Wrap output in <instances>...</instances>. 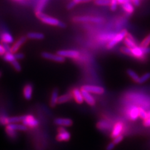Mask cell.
Wrapping results in <instances>:
<instances>
[{"label": "cell", "mask_w": 150, "mask_h": 150, "mask_svg": "<svg viewBox=\"0 0 150 150\" xmlns=\"http://www.w3.org/2000/svg\"><path fill=\"white\" fill-rule=\"evenodd\" d=\"M36 16L40 20H41L44 23L47 25L58 26L60 28H65L66 24L62 21H59L58 19L49 16L47 15H45L43 12L41 13H36Z\"/></svg>", "instance_id": "obj_1"}, {"label": "cell", "mask_w": 150, "mask_h": 150, "mask_svg": "<svg viewBox=\"0 0 150 150\" xmlns=\"http://www.w3.org/2000/svg\"><path fill=\"white\" fill-rule=\"evenodd\" d=\"M128 35V31L126 30H123L120 33H118V34H116L115 35V36L112 38L109 41V43H108L107 45V48L108 49H112V48L119 43L120 42H121L122 40H123Z\"/></svg>", "instance_id": "obj_2"}, {"label": "cell", "mask_w": 150, "mask_h": 150, "mask_svg": "<svg viewBox=\"0 0 150 150\" xmlns=\"http://www.w3.org/2000/svg\"><path fill=\"white\" fill-rule=\"evenodd\" d=\"M148 53H150V48L149 47L137 46L133 48H131L130 56H132L137 58H142L145 54Z\"/></svg>", "instance_id": "obj_3"}, {"label": "cell", "mask_w": 150, "mask_h": 150, "mask_svg": "<svg viewBox=\"0 0 150 150\" xmlns=\"http://www.w3.org/2000/svg\"><path fill=\"white\" fill-rule=\"evenodd\" d=\"M73 20L75 22L80 23H101L104 22V18L101 17H93V16H76L73 18Z\"/></svg>", "instance_id": "obj_4"}, {"label": "cell", "mask_w": 150, "mask_h": 150, "mask_svg": "<svg viewBox=\"0 0 150 150\" xmlns=\"http://www.w3.org/2000/svg\"><path fill=\"white\" fill-rule=\"evenodd\" d=\"M24 116H13V117H6L1 116L0 118V123L4 125H7L11 123H19L23 120Z\"/></svg>", "instance_id": "obj_5"}, {"label": "cell", "mask_w": 150, "mask_h": 150, "mask_svg": "<svg viewBox=\"0 0 150 150\" xmlns=\"http://www.w3.org/2000/svg\"><path fill=\"white\" fill-rule=\"evenodd\" d=\"M22 123L25 125L26 127L35 128L38 126L39 121L35 117H34L33 115H29L24 116V118H23Z\"/></svg>", "instance_id": "obj_6"}, {"label": "cell", "mask_w": 150, "mask_h": 150, "mask_svg": "<svg viewBox=\"0 0 150 150\" xmlns=\"http://www.w3.org/2000/svg\"><path fill=\"white\" fill-rule=\"evenodd\" d=\"M41 56L45 59H49L57 63H63L65 62V58L58 54H53L48 52H43L41 53Z\"/></svg>", "instance_id": "obj_7"}, {"label": "cell", "mask_w": 150, "mask_h": 150, "mask_svg": "<svg viewBox=\"0 0 150 150\" xmlns=\"http://www.w3.org/2000/svg\"><path fill=\"white\" fill-rule=\"evenodd\" d=\"M71 138V134L65 129V127L60 126L58 128V134L56 136V139L58 142H68Z\"/></svg>", "instance_id": "obj_8"}, {"label": "cell", "mask_w": 150, "mask_h": 150, "mask_svg": "<svg viewBox=\"0 0 150 150\" xmlns=\"http://www.w3.org/2000/svg\"><path fill=\"white\" fill-rule=\"evenodd\" d=\"M57 54L64 58H76L79 56V53L76 50H60Z\"/></svg>", "instance_id": "obj_9"}, {"label": "cell", "mask_w": 150, "mask_h": 150, "mask_svg": "<svg viewBox=\"0 0 150 150\" xmlns=\"http://www.w3.org/2000/svg\"><path fill=\"white\" fill-rule=\"evenodd\" d=\"M82 90H86L91 93L98 94V95H101L105 93V89L101 86H92V85H85L82 87Z\"/></svg>", "instance_id": "obj_10"}, {"label": "cell", "mask_w": 150, "mask_h": 150, "mask_svg": "<svg viewBox=\"0 0 150 150\" xmlns=\"http://www.w3.org/2000/svg\"><path fill=\"white\" fill-rule=\"evenodd\" d=\"M55 125L62 127H68L71 126L73 125L72 120L69 118H56L54 121Z\"/></svg>", "instance_id": "obj_11"}, {"label": "cell", "mask_w": 150, "mask_h": 150, "mask_svg": "<svg viewBox=\"0 0 150 150\" xmlns=\"http://www.w3.org/2000/svg\"><path fill=\"white\" fill-rule=\"evenodd\" d=\"M81 91H82L84 100L89 105H91V106L95 105L96 103V101L95 98H94V97L91 95V93L88 92L86 90H82V89H81Z\"/></svg>", "instance_id": "obj_12"}, {"label": "cell", "mask_w": 150, "mask_h": 150, "mask_svg": "<svg viewBox=\"0 0 150 150\" xmlns=\"http://www.w3.org/2000/svg\"><path fill=\"white\" fill-rule=\"evenodd\" d=\"M72 95L74 100L76 101V102L78 103V104H81V103L84 102V100L81 90H80L78 88H74L72 91Z\"/></svg>", "instance_id": "obj_13"}, {"label": "cell", "mask_w": 150, "mask_h": 150, "mask_svg": "<svg viewBox=\"0 0 150 150\" xmlns=\"http://www.w3.org/2000/svg\"><path fill=\"white\" fill-rule=\"evenodd\" d=\"M6 129H11L13 131H25L26 130H27L28 127L20 123H11V124H9L7 125L6 126Z\"/></svg>", "instance_id": "obj_14"}, {"label": "cell", "mask_w": 150, "mask_h": 150, "mask_svg": "<svg viewBox=\"0 0 150 150\" xmlns=\"http://www.w3.org/2000/svg\"><path fill=\"white\" fill-rule=\"evenodd\" d=\"M27 39V37L22 36L20 39H18L11 47V52L13 53H16L17 51L20 48V47L24 44Z\"/></svg>", "instance_id": "obj_15"}, {"label": "cell", "mask_w": 150, "mask_h": 150, "mask_svg": "<svg viewBox=\"0 0 150 150\" xmlns=\"http://www.w3.org/2000/svg\"><path fill=\"white\" fill-rule=\"evenodd\" d=\"M33 88L32 84H27L25 86L24 88H23V96L26 100H30L31 99L33 91Z\"/></svg>", "instance_id": "obj_16"}, {"label": "cell", "mask_w": 150, "mask_h": 150, "mask_svg": "<svg viewBox=\"0 0 150 150\" xmlns=\"http://www.w3.org/2000/svg\"><path fill=\"white\" fill-rule=\"evenodd\" d=\"M59 98V91L58 89H54L51 93L50 104L51 107H54L58 104V100Z\"/></svg>", "instance_id": "obj_17"}, {"label": "cell", "mask_w": 150, "mask_h": 150, "mask_svg": "<svg viewBox=\"0 0 150 150\" xmlns=\"http://www.w3.org/2000/svg\"><path fill=\"white\" fill-rule=\"evenodd\" d=\"M124 43L125 45L129 48H133L134 47L137 46V43H136V42L133 38L132 37V36L128 33L127 36H126V37L124 39Z\"/></svg>", "instance_id": "obj_18"}, {"label": "cell", "mask_w": 150, "mask_h": 150, "mask_svg": "<svg viewBox=\"0 0 150 150\" xmlns=\"http://www.w3.org/2000/svg\"><path fill=\"white\" fill-rule=\"evenodd\" d=\"M123 124L121 123H117L115 126H114V128L112 129V133H111V137L112 138H115L121 134V133L122 132V130H123Z\"/></svg>", "instance_id": "obj_19"}, {"label": "cell", "mask_w": 150, "mask_h": 150, "mask_svg": "<svg viewBox=\"0 0 150 150\" xmlns=\"http://www.w3.org/2000/svg\"><path fill=\"white\" fill-rule=\"evenodd\" d=\"M1 38L3 43L11 44L14 41V38L13 36L10 33H7V32L3 33L1 35Z\"/></svg>", "instance_id": "obj_20"}, {"label": "cell", "mask_w": 150, "mask_h": 150, "mask_svg": "<svg viewBox=\"0 0 150 150\" xmlns=\"http://www.w3.org/2000/svg\"><path fill=\"white\" fill-rule=\"evenodd\" d=\"M27 38L31 40H43L45 38V35L41 33L38 32H30L28 33L27 35Z\"/></svg>", "instance_id": "obj_21"}, {"label": "cell", "mask_w": 150, "mask_h": 150, "mask_svg": "<svg viewBox=\"0 0 150 150\" xmlns=\"http://www.w3.org/2000/svg\"><path fill=\"white\" fill-rule=\"evenodd\" d=\"M73 95L72 93H67L64 94V95H63L62 96H59L58 100V104H63V103H67L69 101L71 100L73 98Z\"/></svg>", "instance_id": "obj_22"}, {"label": "cell", "mask_w": 150, "mask_h": 150, "mask_svg": "<svg viewBox=\"0 0 150 150\" xmlns=\"http://www.w3.org/2000/svg\"><path fill=\"white\" fill-rule=\"evenodd\" d=\"M49 0H39L36 7V13L43 12V10L48 4Z\"/></svg>", "instance_id": "obj_23"}, {"label": "cell", "mask_w": 150, "mask_h": 150, "mask_svg": "<svg viewBox=\"0 0 150 150\" xmlns=\"http://www.w3.org/2000/svg\"><path fill=\"white\" fill-rule=\"evenodd\" d=\"M129 116L131 120H135L139 117V108L136 106H133L129 110Z\"/></svg>", "instance_id": "obj_24"}, {"label": "cell", "mask_w": 150, "mask_h": 150, "mask_svg": "<svg viewBox=\"0 0 150 150\" xmlns=\"http://www.w3.org/2000/svg\"><path fill=\"white\" fill-rule=\"evenodd\" d=\"M123 8L124 10L129 15H131V13L134 12V6L132 4L129 2H125L123 4Z\"/></svg>", "instance_id": "obj_25"}, {"label": "cell", "mask_w": 150, "mask_h": 150, "mask_svg": "<svg viewBox=\"0 0 150 150\" xmlns=\"http://www.w3.org/2000/svg\"><path fill=\"white\" fill-rule=\"evenodd\" d=\"M3 59L4 61H6L7 62L9 63H12L14 61L16 60L15 54L12 52L10 53H6V54L3 56Z\"/></svg>", "instance_id": "obj_26"}, {"label": "cell", "mask_w": 150, "mask_h": 150, "mask_svg": "<svg viewBox=\"0 0 150 150\" xmlns=\"http://www.w3.org/2000/svg\"><path fill=\"white\" fill-rule=\"evenodd\" d=\"M127 73L128 74V76L133 79V80L135 82H138V79L139 76H138V74L136 73L135 71H134L133 70L128 69L127 70Z\"/></svg>", "instance_id": "obj_27"}, {"label": "cell", "mask_w": 150, "mask_h": 150, "mask_svg": "<svg viewBox=\"0 0 150 150\" xmlns=\"http://www.w3.org/2000/svg\"><path fill=\"white\" fill-rule=\"evenodd\" d=\"M149 78H150V73H146L143 74L142 76H140L139 78V79H138L137 83H138L139 84L144 83L146 81H147Z\"/></svg>", "instance_id": "obj_28"}, {"label": "cell", "mask_w": 150, "mask_h": 150, "mask_svg": "<svg viewBox=\"0 0 150 150\" xmlns=\"http://www.w3.org/2000/svg\"><path fill=\"white\" fill-rule=\"evenodd\" d=\"M139 116L141 118L145 120L147 118H149V115H148V112H146L144 110V109L142 108H139Z\"/></svg>", "instance_id": "obj_29"}, {"label": "cell", "mask_w": 150, "mask_h": 150, "mask_svg": "<svg viewBox=\"0 0 150 150\" xmlns=\"http://www.w3.org/2000/svg\"><path fill=\"white\" fill-rule=\"evenodd\" d=\"M95 3L99 6H108L110 4L111 0H95Z\"/></svg>", "instance_id": "obj_30"}, {"label": "cell", "mask_w": 150, "mask_h": 150, "mask_svg": "<svg viewBox=\"0 0 150 150\" xmlns=\"http://www.w3.org/2000/svg\"><path fill=\"white\" fill-rule=\"evenodd\" d=\"M6 131L9 137L10 138L15 139V138L17 137V131H13L11 129H6Z\"/></svg>", "instance_id": "obj_31"}, {"label": "cell", "mask_w": 150, "mask_h": 150, "mask_svg": "<svg viewBox=\"0 0 150 150\" xmlns=\"http://www.w3.org/2000/svg\"><path fill=\"white\" fill-rule=\"evenodd\" d=\"M150 45V33L145 38L142 43V47H148Z\"/></svg>", "instance_id": "obj_32"}, {"label": "cell", "mask_w": 150, "mask_h": 150, "mask_svg": "<svg viewBox=\"0 0 150 150\" xmlns=\"http://www.w3.org/2000/svg\"><path fill=\"white\" fill-rule=\"evenodd\" d=\"M11 64H12V66L13 67V68H15L16 71H21V67L20 63H19L17 60L14 61L13 62L11 63Z\"/></svg>", "instance_id": "obj_33"}, {"label": "cell", "mask_w": 150, "mask_h": 150, "mask_svg": "<svg viewBox=\"0 0 150 150\" xmlns=\"http://www.w3.org/2000/svg\"><path fill=\"white\" fill-rule=\"evenodd\" d=\"M118 0H111L110 3V8L112 11H115L118 5Z\"/></svg>", "instance_id": "obj_34"}, {"label": "cell", "mask_w": 150, "mask_h": 150, "mask_svg": "<svg viewBox=\"0 0 150 150\" xmlns=\"http://www.w3.org/2000/svg\"><path fill=\"white\" fill-rule=\"evenodd\" d=\"M123 138H124L123 136L120 134V135L118 136V137H116L114 138H113V142H113L115 144H118V143H120V142H121L122 141H123Z\"/></svg>", "instance_id": "obj_35"}, {"label": "cell", "mask_w": 150, "mask_h": 150, "mask_svg": "<svg viewBox=\"0 0 150 150\" xmlns=\"http://www.w3.org/2000/svg\"><path fill=\"white\" fill-rule=\"evenodd\" d=\"M3 45L6 53L11 52V47L10 46V45H9V44L6 43H3Z\"/></svg>", "instance_id": "obj_36"}, {"label": "cell", "mask_w": 150, "mask_h": 150, "mask_svg": "<svg viewBox=\"0 0 150 150\" xmlns=\"http://www.w3.org/2000/svg\"><path fill=\"white\" fill-rule=\"evenodd\" d=\"M16 60H21L25 58V55L22 53H16L15 54Z\"/></svg>", "instance_id": "obj_37"}, {"label": "cell", "mask_w": 150, "mask_h": 150, "mask_svg": "<svg viewBox=\"0 0 150 150\" xmlns=\"http://www.w3.org/2000/svg\"><path fill=\"white\" fill-rule=\"evenodd\" d=\"M6 51L4 50V46L3 44L0 43V56H3L4 54H6Z\"/></svg>", "instance_id": "obj_38"}, {"label": "cell", "mask_w": 150, "mask_h": 150, "mask_svg": "<svg viewBox=\"0 0 150 150\" xmlns=\"http://www.w3.org/2000/svg\"><path fill=\"white\" fill-rule=\"evenodd\" d=\"M115 145H116V144H115L113 142L110 143H109L108 144V146H106V150H112V149H113L115 148Z\"/></svg>", "instance_id": "obj_39"}, {"label": "cell", "mask_w": 150, "mask_h": 150, "mask_svg": "<svg viewBox=\"0 0 150 150\" xmlns=\"http://www.w3.org/2000/svg\"><path fill=\"white\" fill-rule=\"evenodd\" d=\"M76 5V4L73 1H72L70 2L69 3H68V4L67 5V8H68V9H73Z\"/></svg>", "instance_id": "obj_40"}, {"label": "cell", "mask_w": 150, "mask_h": 150, "mask_svg": "<svg viewBox=\"0 0 150 150\" xmlns=\"http://www.w3.org/2000/svg\"><path fill=\"white\" fill-rule=\"evenodd\" d=\"M73 1L77 4L78 3H88L91 1V0H73Z\"/></svg>", "instance_id": "obj_41"}, {"label": "cell", "mask_w": 150, "mask_h": 150, "mask_svg": "<svg viewBox=\"0 0 150 150\" xmlns=\"http://www.w3.org/2000/svg\"><path fill=\"white\" fill-rule=\"evenodd\" d=\"M143 124L145 126H150V117H149L146 120H144Z\"/></svg>", "instance_id": "obj_42"}, {"label": "cell", "mask_w": 150, "mask_h": 150, "mask_svg": "<svg viewBox=\"0 0 150 150\" xmlns=\"http://www.w3.org/2000/svg\"><path fill=\"white\" fill-rule=\"evenodd\" d=\"M131 1H133L134 5L137 6H139L140 4V0H131Z\"/></svg>", "instance_id": "obj_43"}, {"label": "cell", "mask_w": 150, "mask_h": 150, "mask_svg": "<svg viewBox=\"0 0 150 150\" xmlns=\"http://www.w3.org/2000/svg\"><path fill=\"white\" fill-rule=\"evenodd\" d=\"M118 2L120 4H123L125 3V0H118Z\"/></svg>", "instance_id": "obj_44"}, {"label": "cell", "mask_w": 150, "mask_h": 150, "mask_svg": "<svg viewBox=\"0 0 150 150\" xmlns=\"http://www.w3.org/2000/svg\"><path fill=\"white\" fill-rule=\"evenodd\" d=\"M148 115H149V117H150V111L148 112Z\"/></svg>", "instance_id": "obj_45"}, {"label": "cell", "mask_w": 150, "mask_h": 150, "mask_svg": "<svg viewBox=\"0 0 150 150\" xmlns=\"http://www.w3.org/2000/svg\"><path fill=\"white\" fill-rule=\"evenodd\" d=\"M1 72L0 71V77H1Z\"/></svg>", "instance_id": "obj_46"}, {"label": "cell", "mask_w": 150, "mask_h": 150, "mask_svg": "<svg viewBox=\"0 0 150 150\" xmlns=\"http://www.w3.org/2000/svg\"><path fill=\"white\" fill-rule=\"evenodd\" d=\"M16 1H20V0H16Z\"/></svg>", "instance_id": "obj_47"}]
</instances>
